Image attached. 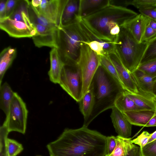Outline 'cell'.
<instances>
[{"label": "cell", "instance_id": "6da1fadb", "mask_svg": "<svg viewBox=\"0 0 156 156\" xmlns=\"http://www.w3.org/2000/svg\"><path fill=\"white\" fill-rule=\"evenodd\" d=\"M47 148L50 156H105L107 136L83 126L66 128Z\"/></svg>", "mask_w": 156, "mask_h": 156}, {"label": "cell", "instance_id": "7a4b0ae2", "mask_svg": "<svg viewBox=\"0 0 156 156\" xmlns=\"http://www.w3.org/2000/svg\"><path fill=\"white\" fill-rule=\"evenodd\" d=\"M90 87L92 90L94 103L90 116L83 123V126L86 127L100 114L114 107L116 99L126 90L101 65Z\"/></svg>", "mask_w": 156, "mask_h": 156}, {"label": "cell", "instance_id": "3957f363", "mask_svg": "<svg viewBox=\"0 0 156 156\" xmlns=\"http://www.w3.org/2000/svg\"><path fill=\"white\" fill-rule=\"evenodd\" d=\"M138 14L122 6L110 4L89 16L82 18L86 27L99 39L115 43L110 32L119 25L121 27Z\"/></svg>", "mask_w": 156, "mask_h": 156}, {"label": "cell", "instance_id": "277c9868", "mask_svg": "<svg viewBox=\"0 0 156 156\" xmlns=\"http://www.w3.org/2000/svg\"><path fill=\"white\" fill-rule=\"evenodd\" d=\"M59 29V54L65 64H75L82 46L89 41L78 18Z\"/></svg>", "mask_w": 156, "mask_h": 156}, {"label": "cell", "instance_id": "5b68a950", "mask_svg": "<svg viewBox=\"0 0 156 156\" xmlns=\"http://www.w3.org/2000/svg\"><path fill=\"white\" fill-rule=\"evenodd\" d=\"M148 42L138 43L129 31L121 27L115 42V50L123 64L132 73L138 69Z\"/></svg>", "mask_w": 156, "mask_h": 156}, {"label": "cell", "instance_id": "8992f818", "mask_svg": "<svg viewBox=\"0 0 156 156\" xmlns=\"http://www.w3.org/2000/svg\"><path fill=\"white\" fill-rule=\"evenodd\" d=\"M76 64L82 76V96L89 89L92 79L101 65L100 56L98 55L86 44H83L80 50Z\"/></svg>", "mask_w": 156, "mask_h": 156}, {"label": "cell", "instance_id": "52a82bcc", "mask_svg": "<svg viewBox=\"0 0 156 156\" xmlns=\"http://www.w3.org/2000/svg\"><path fill=\"white\" fill-rule=\"evenodd\" d=\"M28 112L25 103L15 92L8 114L3 123L9 133L15 131L23 134L25 133Z\"/></svg>", "mask_w": 156, "mask_h": 156}, {"label": "cell", "instance_id": "ba28073f", "mask_svg": "<svg viewBox=\"0 0 156 156\" xmlns=\"http://www.w3.org/2000/svg\"><path fill=\"white\" fill-rule=\"evenodd\" d=\"M58 84L76 102L80 101L82 97L83 81L81 70L76 64H65Z\"/></svg>", "mask_w": 156, "mask_h": 156}, {"label": "cell", "instance_id": "9c48e42d", "mask_svg": "<svg viewBox=\"0 0 156 156\" xmlns=\"http://www.w3.org/2000/svg\"><path fill=\"white\" fill-rule=\"evenodd\" d=\"M68 0H29V5L37 13L46 18L59 27L62 25L63 11Z\"/></svg>", "mask_w": 156, "mask_h": 156}, {"label": "cell", "instance_id": "30bf717a", "mask_svg": "<svg viewBox=\"0 0 156 156\" xmlns=\"http://www.w3.org/2000/svg\"><path fill=\"white\" fill-rule=\"evenodd\" d=\"M37 33L32 37L35 45L41 48L46 46L58 49L59 45V28H51L32 23Z\"/></svg>", "mask_w": 156, "mask_h": 156}, {"label": "cell", "instance_id": "8fae6325", "mask_svg": "<svg viewBox=\"0 0 156 156\" xmlns=\"http://www.w3.org/2000/svg\"><path fill=\"white\" fill-rule=\"evenodd\" d=\"M107 55L114 66L125 89L131 93L137 92V85L132 73L124 66L115 50Z\"/></svg>", "mask_w": 156, "mask_h": 156}, {"label": "cell", "instance_id": "7c38bea8", "mask_svg": "<svg viewBox=\"0 0 156 156\" xmlns=\"http://www.w3.org/2000/svg\"><path fill=\"white\" fill-rule=\"evenodd\" d=\"M0 28L9 36L16 38L32 37L37 33L34 27L9 18L0 21Z\"/></svg>", "mask_w": 156, "mask_h": 156}, {"label": "cell", "instance_id": "4fadbf2b", "mask_svg": "<svg viewBox=\"0 0 156 156\" xmlns=\"http://www.w3.org/2000/svg\"><path fill=\"white\" fill-rule=\"evenodd\" d=\"M150 20L140 13L127 21L121 27L127 30L138 43H141L144 31Z\"/></svg>", "mask_w": 156, "mask_h": 156}, {"label": "cell", "instance_id": "5bb4252c", "mask_svg": "<svg viewBox=\"0 0 156 156\" xmlns=\"http://www.w3.org/2000/svg\"><path fill=\"white\" fill-rule=\"evenodd\" d=\"M111 118L116 132L118 135L128 138L131 134L132 125L123 113L115 106L112 108Z\"/></svg>", "mask_w": 156, "mask_h": 156}, {"label": "cell", "instance_id": "9a60e30c", "mask_svg": "<svg viewBox=\"0 0 156 156\" xmlns=\"http://www.w3.org/2000/svg\"><path fill=\"white\" fill-rule=\"evenodd\" d=\"M110 4V0H80L78 17L89 16Z\"/></svg>", "mask_w": 156, "mask_h": 156}, {"label": "cell", "instance_id": "2e32d148", "mask_svg": "<svg viewBox=\"0 0 156 156\" xmlns=\"http://www.w3.org/2000/svg\"><path fill=\"white\" fill-rule=\"evenodd\" d=\"M124 93L142 109L156 111V97L154 95L139 90L137 93L126 90Z\"/></svg>", "mask_w": 156, "mask_h": 156}, {"label": "cell", "instance_id": "e0dca14e", "mask_svg": "<svg viewBox=\"0 0 156 156\" xmlns=\"http://www.w3.org/2000/svg\"><path fill=\"white\" fill-rule=\"evenodd\" d=\"M49 54L50 66L48 72L49 80L54 84H59L61 72L65 64L57 48H52Z\"/></svg>", "mask_w": 156, "mask_h": 156}, {"label": "cell", "instance_id": "ac0fdd59", "mask_svg": "<svg viewBox=\"0 0 156 156\" xmlns=\"http://www.w3.org/2000/svg\"><path fill=\"white\" fill-rule=\"evenodd\" d=\"M122 113L132 125L146 127L156 114V111L141 110L124 112Z\"/></svg>", "mask_w": 156, "mask_h": 156}, {"label": "cell", "instance_id": "d6986e66", "mask_svg": "<svg viewBox=\"0 0 156 156\" xmlns=\"http://www.w3.org/2000/svg\"><path fill=\"white\" fill-rule=\"evenodd\" d=\"M16 49L11 46L6 48L0 55V86L6 71L10 66L16 55Z\"/></svg>", "mask_w": 156, "mask_h": 156}, {"label": "cell", "instance_id": "ffe728a7", "mask_svg": "<svg viewBox=\"0 0 156 156\" xmlns=\"http://www.w3.org/2000/svg\"><path fill=\"white\" fill-rule=\"evenodd\" d=\"M29 0H19L14 12L9 18L14 20L23 22L34 27L29 18Z\"/></svg>", "mask_w": 156, "mask_h": 156}, {"label": "cell", "instance_id": "44dd1931", "mask_svg": "<svg viewBox=\"0 0 156 156\" xmlns=\"http://www.w3.org/2000/svg\"><path fill=\"white\" fill-rule=\"evenodd\" d=\"M79 2L80 0H68L62 16V25L71 23L77 19Z\"/></svg>", "mask_w": 156, "mask_h": 156}, {"label": "cell", "instance_id": "7402d4cb", "mask_svg": "<svg viewBox=\"0 0 156 156\" xmlns=\"http://www.w3.org/2000/svg\"><path fill=\"white\" fill-rule=\"evenodd\" d=\"M132 73L136 82L138 89L154 95L152 93V86L155 79L137 69Z\"/></svg>", "mask_w": 156, "mask_h": 156}, {"label": "cell", "instance_id": "603a6c76", "mask_svg": "<svg viewBox=\"0 0 156 156\" xmlns=\"http://www.w3.org/2000/svg\"><path fill=\"white\" fill-rule=\"evenodd\" d=\"M14 93L7 82L0 86V108L6 116L8 114Z\"/></svg>", "mask_w": 156, "mask_h": 156}, {"label": "cell", "instance_id": "cb8c5ba5", "mask_svg": "<svg viewBox=\"0 0 156 156\" xmlns=\"http://www.w3.org/2000/svg\"><path fill=\"white\" fill-rule=\"evenodd\" d=\"M80 110L85 122L90 116L94 105V97L91 88L90 87L79 102Z\"/></svg>", "mask_w": 156, "mask_h": 156}, {"label": "cell", "instance_id": "d4e9b609", "mask_svg": "<svg viewBox=\"0 0 156 156\" xmlns=\"http://www.w3.org/2000/svg\"><path fill=\"white\" fill-rule=\"evenodd\" d=\"M115 106L122 112L143 110L137 106L124 92L116 99Z\"/></svg>", "mask_w": 156, "mask_h": 156}, {"label": "cell", "instance_id": "484cf974", "mask_svg": "<svg viewBox=\"0 0 156 156\" xmlns=\"http://www.w3.org/2000/svg\"><path fill=\"white\" fill-rule=\"evenodd\" d=\"M29 18L32 23H35L51 28H59L46 18L35 12L29 5L28 7Z\"/></svg>", "mask_w": 156, "mask_h": 156}, {"label": "cell", "instance_id": "4316f807", "mask_svg": "<svg viewBox=\"0 0 156 156\" xmlns=\"http://www.w3.org/2000/svg\"><path fill=\"white\" fill-rule=\"evenodd\" d=\"M100 60L101 65L109 73L123 86L114 66L107 56L105 55L100 56Z\"/></svg>", "mask_w": 156, "mask_h": 156}, {"label": "cell", "instance_id": "83f0119b", "mask_svg": "<svg viewBox=\"0 0 156 156\" xmlns=\"http://www.w3.org/2000/svg\"><path fill=\"white\" fill-rule=\"evenodd\" d=\"M156 58V36L148 42L141 63Z\"/></svg>", "mask_w": 156, "mask_h": 156}, {"label": "cell", "instance_id": "f1b7e54d", "mask_svg": "<svg viewBox=\"0 0 156 156\" xmlns=\"http://www.w3.org/2000/svg\"><path fill=\"white\" fill-rule=\"evenodd\" d=\"M137 69L154 79L156 78V58L141 63Z\"/></svg>", "mask_w": 156, "mask_h": 156}, {"label": "cell", "instance_id": "f546056e", "mask_svg": "<svg viewBox=\"0 0 156 156\" xmlns=\"http://www.w3.org/2000/svg\"><path fill=\"white\" fill-rule=\"evenodd\" d=\"M125 146L124 156H141L140 148L131 142L130 138L123 137Z\"/></svg>", "mask_w": 156, "mask_h": 156}, {"label": "cell", "instance_id": "4dcf8cb0", "mask_svg": "<svg viewBox=\"0 0 156 156\" xmlns=\"http://www.w3.org/2000/svg\"><path fill=\"white\" fill-rule=\"evenodd\" d=\"M6 143L8 156H16L23 149L22 144L15 140L8 138Z\"/></svg>", "mask_w": 156, "mask_h": 156}, {"label": "cell", "instance_id": "1f68e13d", "mask_svg": "<svg viewBox=\"0 0 156 156\" xmlns=\"http://www.w3.org/2000/svg\"><path fill=\"white\" fill-rule=\"evenodd\" d=\"M9 133L6 126L3 124L0 128V156H8L6 141Z\"/></svg>", "mask_w": 156, "mask_h": 156}, {"label": "cell", "instance_id": "d6a6232c", "mask_svg": "<svg viewBox=\"0 0 156 156\" xmlns=\"http://www.w3.org/2000/svg\"><path fill=\"white\" fill-rule=\"evenodd\" d=\"M129 5H132L139 9L156 8V0H133L130 1Z\"/></svg>", "mask_w": 156, "mask_h": 156}, {"label": "cell", "instance_id": "836d02e7", "mask_svg": "<svg viewBox=\"0 0 156 156\" xmlns=\"http://www.w3.org/2000/svg\"><path fill=\"white\" fill-rule=\"evenodd\" d=\"M84 44H87L90 48L99 56L105 55V46L98 41H94L85 42Z\"/></svg>", "mask_w": 156, "mask_h": 156}, {"label": "cell", "instance_id": "e575fe53", "mask_svg": "<svg viewBox=\"0 0 156 156\" xmlns=\"http://www.w3.org/2000/svg\"><path fill=\"white\" fill-rule=\"evenodd\" d=\"M151 133L147 131H144L136 138L131 140L132 143L139 145L140 148L143 147L148 143Z\"/></svg>", "mask_w": 156, "mask_h": 156}, {"label": "cell", "instance_id": "d590c367", "mask_svg": "<svg viewBox=\"0 0 156 156\" xmlns=\"http://www.w3.org/2000/svg\"><path fill=\"white\" fill-rule=\"evenodd\" d=\"M116 145L111 156H124L125 146L123 137L119 135L116 136Z\"/></svg>", "mask_w": 156, "mask_h": 156}, {"label": "cell", "instance_id": "8d00e7d4", "mask_svg": "<svg viewBox=\"0 0 156 156\" xmlns=\"http://www.w3.org/2000/svg\"><path fill=\"white\" fill-rule=\"evenodd\" d=\"M141 156H156V140L140 148Z\"/></svg>", "mask_w": 156, "mask_h": 156}, {"label": "cell", "instance_id": "74e56055", "mask_svg": "<svg viewBox=\"0 0 156 156\" xmlns=\"http://www.w3.org/2000/svg\"><path fill=\"white\" fill-rule=\"evenodd\" d=\"M155 36L156 30L153 29L148 25L144 31L142 39V42H148Z\"/></svg>", "mask_w": 156, "mask_h": 156}, {"label": "cell", "instance_id": "f35d334b", "mask_svg": "<svg viewBox=\"0 0 156 156\" xmlns=\"http://www.w3.org/2000/svg\"><path fill=\"white\" fill-rule=\"evenodd\" d=\"M116 136H114L107 137L106 155H110L114 150L116 145Z\"/></svg>", "mask_w": 156, "mask_h": 156}, {"label": "cell", "instance_id": "ab89813d", "mask_svg": "<svg viewBox=\"0 0 156 156\" xmlns=\"http://www.w3.org/2000/svg\"><path fill=\"white\" fill-rule=\"evenodd\" d=\"M19 0H7L6 6V18H9L14 12Z\"/></svg>", "mask_w": 156, "mask_h": 156}, {"label": "cell", "instance_id": "60d3db41", "mask_svg": "<svg viewBox=\"0 0 156 156\" xmlns=\"http://www.w3.org/2000/svg\"><path fill=\"white\" fill-rule=\"evenodd\" d=\"M139 10L140 14L156 22V9L155 8H149Z\"/></svg>", "mask_w": 156, "mask_h": 156}, {"label": "cell", "instance_id": "b9f144b4", "mask_svg": "<svg viewBox=\"0 0 156 156\" xmlns=\"http://www.w3.org/2000/svg\"><path fill=\"white\" fill-rule=\"evenodd\" d=\"M7 0H0V21L6 18V6Z\"/></svg>", "mask_w": 156, "mask_h": 156}, {"label": "cell", "instance_id": "7bdbcfd3", "mask_svg": "<svg viewBox=\"0 0 156 156\" xmlns=\"http://www.w3.org/2000/svg\"><path fill=\"white\" fill-rule=\"evenodd\" d=\"M156 126V114L152 118L146 127Z\"/></svg>", "mask_w": 156, "mask_h": 156}, {"label": "cell", "instance_id": "ee69618b", "mask_svg": "<svg viewBox=\"0 0 156 156\" xmlns=\"http://www.w3.org/2000/svg\"><path fill=\"white\" fill-rule=\"evenodd\" d=\"M148 25L153 29L156 30V22L150 19Z\"/></svg>", "mask_w": 156, "mask_h": 156}, {"label": "cell", "instance_id": "f6af8a7d", "mask_svg": "<svg viewBox=\"0 0 156 156\" xmlns=\"http://www.w3.org/2000/svg\"><path fill=\"white\" fill-rule=\"evenodd\" d=\"M156 140V130L151 133V136L147 143H150Z\"/></svg>", "mask_w": 156, "mask_h": 156}, {"label": "cell", "instance_id": "bcb514c9", "mask_svg": "<svg viewBox=\"0 0 156 156\" xmlns=\"http://www.w3.org/2000/svg\"><path fill=\"white\" fill-rule=\"evenodd\" d=\"M152 93L156 98V78L154 81L152 86Z\"/></svg>", "mask_w": 156, "mask_h": 156}, {"label": "cell", "instance_id": "7dc6e473", "mask_svg": "<svg viewBox=\"0 0 156 156\" xmlns=\"http://www.w3.org/2000/svg\"><path fill=\"white\" fill-rule=\"evenodd\" d=\"M105 156H111L109 155H106Z\"/></svg>", "mask_w": 156, "mask_h": 156}, {"label": "cell", "instance_id": "c3c4849f", "mask_svg": "<svg viewBox=\"0 0 156 156\" xmlns=\"http://www.w3.org/2000/svg\"><path fill=\"white\" fill-rule=\"evenodd\" d=\"M40 156V155H38V156Z\"/></svg>", "mask_w": 156, "mask_h": 156}, {"label": "cell", "instance_id": "681fc988", "mask_svg": "<svg viewBox=\"0 0 156 156\" xmlns=\"http://www.w3.org/2000/svg\"></svg>", "mask_w": 156, "mask_h": 156}, {"label": "cell", "instance_id": "f907efd6", "mask_svg": "<svg viewBox=\"0 0 156 156\" xmlns=\"http://www.w3.org/2000/svg\"></svg>", "mask_w": 156, "mask_h": 156}]
</instances>
